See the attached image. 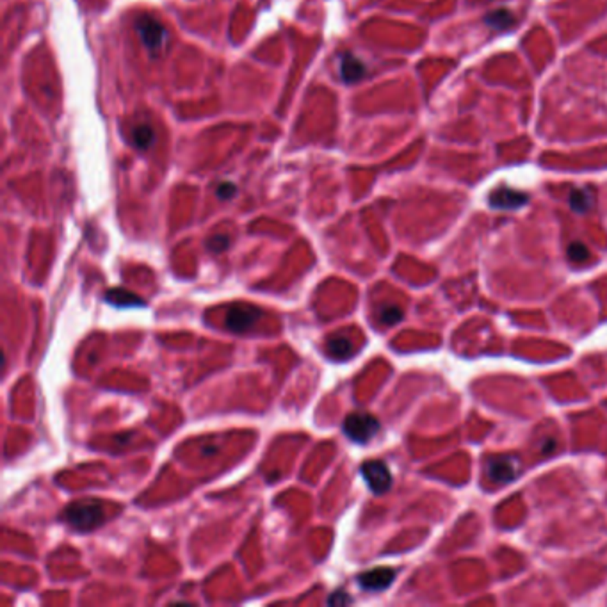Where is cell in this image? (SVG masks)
Segmentation results:
<instances>
[{
	"label": "cell",
	"instance_id": "6da1fadb",
	"mask_svg": "<svg viewBox=\"0 0 607 607\" xmlns=\"http://www.w3.org/2000/svg\"><path fill=\"white\" fill-rule=\"evenodd\" d=\"M66 522L77 531H91L104 524L105 509L100 503L91 499H82L77 503H71L65 512Z\"/></svg>",
	"mask_w": 607,
	"mask_h": 607
},
{
	"label": "cell",
	"instance_id": "7a4b0ae2",
	"mask_svg": "<svg viewBox=\"0 0 607 607\" xmlns=\"http://www.w3.org/2000/svg\"><path fill=\"white\" fill-rule=\"evenodd\" d=\"M380 420L365 411H354L342 422V431L354 444H367L380 431Z\"/></svg>",
	"mask_w": 607,
	"mask_h": 607
},
{
	"label": "cell",
	"instance_id": "3957f363",
	"mask_svg": "<svg viewBox=\"0 0 607 607\" xmlns=\"http://www.w3.org/2000/svg\"><path fill=\"white\" fill-rule=\"evenodd\" d=\"M262 317V310L258 306L246 305V303H237L232 305L227 312V328L233 333H246L249 332L258 319Z\"/></svg>",
	"mask_w": 607,
	"mask_h": 607
},
{
	"label": "cell",
	"instance_id": "277c9868",
	"mask_svg": "<svg viewBox=\"0 0 607 607\" xmlns=\"http://www.w3.org/2000/svg\"><path fill=\"white\" fill-rule=\"evenodd\" d=\"M520 474V459L512 455L494 456L486 463V477L495 485L512 483Z\"/></svg>",
	"mask_w": 607,
	"mask_h": 607
},
{
	"label": "cell",
	"instance_id": "5b68a950",
	"mask_svg": "<svg viewBox=\"0 0 607 607\" xmlns=\"http://www.w3.org/2000/svg\"><path fill=\"white\" fill-rule=\"evenodd\" d=\"M360 472H362L363 479H365L372 494L383 495L392 486V474H390L389 467L383 461H380V459H369V461H365L362 465V468H360Z\"/></svg>",
	"mask_w": 607,
	"mask_h": 607
},
{
	"label": "cell",
	"instance_id": "8992f818",
	"mask_svg": "<svg viewBox=\"0 0 607 607\" xmlns=\"http://www.w3.org/2000/svg\"><path fill=\"white\" fill-rule=\"evenodd\" d=\"M136 31L139 34L141 41L148 50L157 52L168 43V31L159 20L152 16H139L136 22Z\"/></svg>",
	"mask_w": 607,
	"mask_h": 607
},
{
	"label": "cell",
	"instance_id": "52a82bcc",
	"mask_svg": "<svg viewBox=\"0 0 607 607\" xmlns=\"http://www.w3.org/2000/svg\"><path fill=\"white\" fill-rule=\"evenodd\" d=\"M396 579V570L387 566L372 568L369 572H363L358 575V584L362 590L367 591H383L387 590Z\"/></svg>",
	"mask_w": 607,
	"mask_h": 607
},
{
	"label": "cell",
	"instance_id": "ba28073f",
	"mask_svg": "<svg viewBox=\"0 0 607 607\" xmlns=\"http://www.w3.org/2000/svg\"><path fill=\"white\" fill-rule=\"evenodd\" d=\"M529 201L525 192L515 191L512 187H499L490 194V205L499 210H515L524 207Z\"/></svg>",
	"mask_w": 607,
	"mask_h": 607
},
{
	"label": "cell",
	"instance_id": "9c48e42d",
	"mask_svg": "<svg viewBox=\"0 0 607 607\" xmlns=\"http://www.w3.org/2000/svg\"><path fill=\"white\" fill-rule=\"evenodd\" d=\"M339 71H341V79L345 84H354L360 82V80L367 75V68L360 61L358 57L353 56L350 52H344L341 57V65H339Z\"/></svg>",
	"mask_w": 607,
	"mask_h": 607
},
{
	"label": "cell",
	"instance_id": "30bf717a",
	"mask_svg": "<svg viewBox=\"0 0 607 607\" xmlns=\"http://www.w3.org/2000/svg\"><path fill=\"white\" fill-rule=\"evenodd\" d=\"M326 354L333 360H350L354 354V345L347 336L333 335L326 341Z\"/></svg>",
	"mask_w": 607,
	"mask_h": 607
},
{
	"label": "cell",
	"instance_id": "8fae6325",
	"mask_svg": "<svg viewBox=\"0 0 607 607\" xmlns=\"http://www.w3.org/2000/svg\"><path fill=\"white\" fill-rule=\"evenodd\" d=\"M105 301L111 303L113 306H118V308H134V306H143L144 301L141 297H137L136 294L127 290V288H111L105 294Z\"/></svg>",
	"mask_w": 607,
	"mask_h": 607
},
{
	"label": "cell",
	"instance_id": "7c38bea8",
	"mask_svg": "<svg viewBox=\"0 0 607 607\" xmlns=\"http://www.w3.org/2000/svg\"><path fill=\"white\" fill-rule=\"evenodd\" d=\"M155 128L148 122H141L134 125L130 130L132 144L139 150H150L155 143Z\"/></svg>",
	"mask_w": 607,
	"mask_h": 607
},
{
	"label": "cell",
	"instance_id": "4fadbf2b",
	"mask_svg": "<svg viewBox=\"0 0 607 607\" xmlns=\"http://www.w3.org/2000/svg\"><path fill=\"white\" fill-rule=\"evenodd\" d=\"M486 23L495 31H507L516 23V18L507 9H497L494 13L486 14Z\"/></svg>",
	"mask_w": 607,
	"mask_h": 607
},
{
	"label": "cell",
	"instance_id": "5bb4252c",
	"mask_svg": "<svg viewBox=\"0 0 607 607\" xmlns=\"http://www.w3.org/2000/svg\"><path fill=\"white\" fill-rule=\"evenodd\" d=\"M591 205H593V194H591L590 189L579 187L570 192V207H572V210H575L579 214H584L591 209Z\"/></svg>",
	"mask_w": 607,
	"mask_h": 607
},
{
	"label": "cell",
	"instance_id": "9a60e30c",
	"mask_svg": "<svg viewBox=\"0 0 607 607\" xmlns=\"http://www.w3.org/2000/svg\"><path fill=\"white\" fill-rule=\"evenodd\" d=\"M402 310L399 308L398 305H392V303H385L381 305L378 310H376V317L380 321L381 324L385 326H393V324H398L399 321L402 319Z\"/></svg>",
	"mask_w": 607,
	"mask_h": 607
},
{
	"label": "cell",
	"instance_id": "2e32d148",
	"mask_svg": "<svg viewBox=\"0 0 607 607\" xmlns=\"http://www.w3.org/2000/svg\"><path fill=\"white\" fill-rule=\"evenodd\" d=\"M566 253L573 262H584V260L590 258V249L586 248L582 242H572V244L568 246Z\"/></svg>",
	"mask_w": 607,
	"mask_h": 607
},
{
	"label": "cell",
	"instance_id": "e0dca14e",
	"mask_svg": "<svg viewBox=\"0 0 607 607\" xmlns=\"http://www.w3.org/2000/svg\"><path fill=\"white\" fill-rule=\"evenodd\" d=\"M228 246H230V237L228 236H214L207 240V248H209V251H214V253H221Z\"/></svg>",
	"mask_w": 607,
	"mask_h": 607
},
{
	"label": "cell",
	"instance_id": "ac0fdd59",
	"mask_svg": "<svg viewBox=\"0 0 607 607\" xmlns=\"http://www.w3.org/2000/svg\"><path fill=\"white\" fill-rule=\"evenodd\" d=\"M216 194H218L219 200H232L237 194V185L232 184V182H223V184L218 185Z\"/></svg>",
	"mask_w": 607,
	"mask_h": 607
},
{
	"label": "cell",
	"instance_id": "d6986e66",
	"mask_svg": "<svg viewBox=\"0 0 607 607\" xmlns=\"http://www.w3.org/2000/svg\"><path fill=\"white\" fill-rule=\"evenodd\" d=\"M353 599H351L350 595L345 593V591H333L330 595V599H328V606H345V604H351Z\"/></svg>",
	"mask_w": 607,
	"mask_h": 607
}]
</instances>
